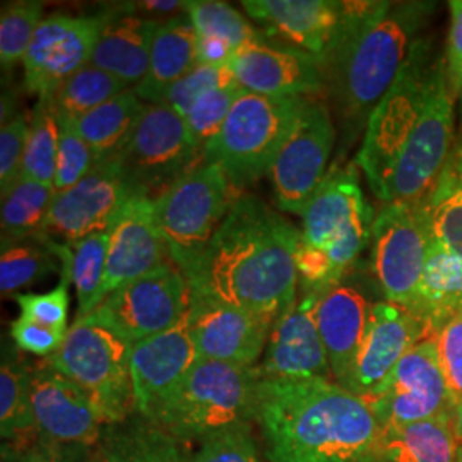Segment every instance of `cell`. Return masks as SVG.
Here are the masks:
<instances>
[{
  "instance_id": "34",
  "label": "cell",
  "mask_w": 462,
  "mask_h": 462,
  "mask_svg": "<svg viewBox=\"0 0 462 462\" xmlns=\"http://www.w3.org/2000/svg\"><path fill=\"white\" fill-rule=\"evenodd\" d=\"M127 89L129 84L93 64H86L51 97L43 99L57 120L76 122Z\"/></svg>"
},
{
  "instance_id": "1",
  "label": "cell",
  "mask_w": 462,
  "mask_h": 462,
  "mask_svg": "<svg viewBox=\"0 0 462 462\" xmlns=\"http://www.w3.org/2000/svg\"><path fill=\"white\" fill-rule=\"evenodd\" d=\"M301 231L255 196H240L192 271L190 298L276 322L297 301Z\"/></svg>"
},
{
  "instance_id": "50",
  "label": "cell",
  "mask_w": 462,
  "mask_h": 462,
  "mask_svg": "<svg viewBox=\"0 0 462 462\" xmlns=\"http://www.w3.org/2000/svg\"><path fill=\"white\" fill-rule=\"evenodd\" d=\"M235 50L223 40L217 38H202L198 36V64L202 66L228 67L230 66Z\"/></svg>"
},
{
  "instance_id": "38",
  "label": "cell",
  "mask_w": 462,
  "mask_h": 462,
  "mask_svg": "<svg viewBox=\"0 0 462 462\" xmlns=\"http://www.w3.org/2000/svg\"><path fill=\"white\" fill-rule=\"evenodd\" d=\"M59 151V124L49 103L40 99L30 118V131L23 160V179L53 187Z\"/></svg>"
},
{
  "instance_id": "9",
  "label": "cell",
  "mask_w": 462,
  "mask_h": 462,
  "mask_svg": "<svg viewBox=\"0 0 462 462\" xmlns=\"http://www.w3.org/2000/svg\"><path fill=\"white\" fill-rule=\"evenodd\" d=\"M238 198V189L233 187L225 171L204 162L152 200L156 223L170 257L185 276Z\"/></svg>"
},
{
  "instance_id": "5",
  "label": "cell",
  "mask_w": 462,
  "mask_h": 462,
  "mask_svg": "<svg viewBox=\"0 0 462 462\" xmlns=\"http://www.w3.org/2000/svg\"><path fill=\"white\" fill-rule=\"evenodd\" d=\"M257 368L199 360L154 425L175 440H204L254 418Z\"/></svg>"
},
{
  "instance_id": "37",
  "label": "cell",
  "mask_w": 462,
  "mask_h": 462,
  "mask_svg": "<svg viewBox=\"0 0 462 462\" xmlns=\"http://www.w3.org/2000/svg\"><path fill=\"white\" fill-rule=\"evenodd\" d=\"M185 11L198 36L223 40L235 51L265 42L261 32H257L245 17L225 2L194 0L187 2Z\"/></svg>"
},
{
  "instance_id": "41",
  "label": "cell",
  "mask_w": 462,
  "mask_h": 462,
  "mask_svg": "<svg viewBox=\"0 0 462 462\" xmlns=\"http://www.w3.org/2000/svg\"><path fill=\"white\" fill-rule=\"evenodd\" d=\"M244 89L238 84H230L213 89L194 103L190 112L183 116L194 141L202 151L221 131L230 116L235 101L242 97Z\"/></svg>"
},
{
  "instance_id": "27",
  "label": "cell",
  "mask_w": 462,
  "mask_h": 462,
  "mask_svg": "<svg viewBox=\"0 0 462 462\" xmlns=\"http://www.w3.org/2000/svg\"><path fill=\"white\" fill-rule=\"evenodd\" d=\"M198 66V33L189 16H177L160 24L154 34L144 79L135 95L146 103H162L166 91Z\"/></svg>"
},
{
  "instance_id": "3",
  "label": "cell",
  "mask_w": 462,
  "mask_h": 462,
  "mask_svg": "<svg viewBox=\"0 0 462 462\" xmlns=\"http://www.w3.org/2000/svg\"><path fill=\"white\" fill-rule=\"evenodd\" d=\"M431 11L430 2H346L343 32L322 66L346 122L366 125Z\"/></svg>"
},
{
  "instance_id": "15",
  "label": "cell",
  "mask_w": 462,
  "mask_h": 462,
  "mask_svg": "<svg viewBox=\"0 0 462 462\" xmlns=\"http://www.w3.org/2000/svg\"><path fill=\"white\" fill-rule=\"evenodd\" d=\"M134 196L116 158L97 162L81 182L55 192L40 236H55L69 244L108 231Z\"/></svg>"
},
{
  "instance_id": "39",
  "label": "cell",
  "mask_w": 462,
  "mask_h": 462,
  "mask_svg": "<svg viewBox=\"0 0 462 462\" xmlns=\"http://www.w3.org/2000/svg\"><path fill=\"white\" fill-rule=\"evenodd\" d=\"M36 238V244L21 242L2 248L0 291L4 297H9L17 290L43 280L57 269L53 250L42 236Z\"/></svg>"
},
{
  "instance_id": "24",
  "label": "cell",
  "mask_w": 462,
  "mask_h": 462,
  "mask_svg": "<svg viewBox=\"0 0 462 462\" xmlns=\"http://www.w3.org/2000/svg\"><path fill=\"white\" fill-rule=\"evenodd\" d=\"M248 16L269 33L312 55L322 69L336 47L346 17V2L334 0H245Z\"/></svg>"
},
{
  "instance_id": "44",
  "label": "cell",
  "mask_w": 462,
  "mask_h": 462,
  "mask_svg": "<svg viewBox=\"0 0 462 462\" xmlns=\"http://www.w3.org/2000/svg\"><path fill=\"white\" fill-rule=\"evenodd\" d=\"M230 84H236L230 67L198 64L189 74H185L179 83L173 84L166 91L165 98L162 103L173 108L179 116H185L200 97H204L213 89L230 86Z\"/></svg>"
},
{
  "instance_id": "10",
  "label": "cell",
  "mask_w": 462,
  "mask_h": 462,
  "mask_svg": "<svg viewBox=\"0 0 462 462\" xmlns=\"http://www.w3.org/2000/svg\"><path fill=\"white\" fill-rule=\"evenodd\" d=\"M116 162L134 194L156 200L204 163V151L182 116L163 103H146Z\"/></svg>"
},
{
  "instance_id": "49",
  "label": "cell",
  "mask_w": 462,
  "mask_h": 462,
  "mask_svg": "<svg viewBox=\"0 0 462 462\" xmlns=\"http://www.w3.org/2000/svg\"><path fill=\"white\" fill-rule=\"evenodd\" d=\"M450 30L447 42V74L456 91H462V0H452Z\"/></svg>"
},
{
  "instance_id": "47",
  "label": "cell",
  "mask_w": 462,
  "mask_h": 462,
  "mask_svg": "<svg viewBox=\"0 0 462 462\" xmlns=\"http://www.w3.org/2000/svg\"><path fill=\"white\" fill-rule=\"evenodd\" d=\"M439 362L456 406L462 401V310L435 336Z\"/></svg>"
},
{
  "instance_id": "13",
  "label": "cell",
  "mask_w": 462,
  "mask_h": 462,
  "mask_svg": "<svg viewBox=\"0 0 462 462\" xmlns=\"http://www.w3.org/2000/svg\"><path fill=\"white\" fill-rule=\"evenodd\" d=\"M336 131L324 103L307 98L269 171L281 211L303 215L328 177Z\"/></svg>"
},
{
  "instance_id": "14",
  "label": "cell",
  "mask_w": 462,
  "mask_h": 462,
  "mask_svg": "<svg viewBox=\"0 0 462 462\" xmlns=\"http://www.w3.org/2000/svg\"><path fill=\"white\" fill-rule=\"evenodd\" d=\"M366 404L382 429L454 416L456 402L439 362L435 337L411 347L379 396Z\"/></svg>"
},
{
  "instance_id": "7",
  "label": "cell",
  "mask_w": 462,
  "mask_h": 462,
  "mask_svg": "<svg viewBox=\"0 0 462 462\" xmlns=\"http://www.w3.org/2000/svg\"><path fill=\"white\" fill-rule=\"evenodd\" d=\"M307 98H271L242 93L221 131L204 149V162L219 166L235 189L269 175Z\"/></svg>"
},
{
  "instance_id": "40",
  "label": "cell",
  "mask_w": 462,
  "mask_h": 462,
  "mask_svg": "<svg viewBox=\"0 0 462 462\" xmlns=\"http://www.w3.org/2000/svg\"><path fill=\"white\" fill-rule=\"evenodd\" d=\"M43 19L42 2L23 0L4 4L0 14V62L4 70L24 60Z\"/></svg>"
},
{
  "instance_id": "33",
  "label": "cell",
  "mask_w": 462,
  "mask_h": 462,
  "mask_svg": "<svg viewBox=\"0 0 462 462\" xmlns=\"http://www.w3.org/2000/svg\"><path fill=\"white\" fill-rule=\"evenodd\" d=\"M55 198L51 185L21 179L2 196V248L42 235Z\"/></svg>"
},
{
  "instance_id": "28",
  "label": "cell",
  "mask_w": 462,
  "mask_h": 462,
  "mask_svg": "<svg viewBox=\"0 0 462 462\" xmlns=\"http://www.w3.org/2000/svg\"><path fill=\"white\" fill-rule=\"evenodd\" d=\"M462 310V257L430 236L427 264L411 312L425 324L430 337Z\"/></svg>"
},
{
  "instance_id": "30",
  "label": "cell",
  "mask_w": 462,
  "mask_h": 462,
  "mask_svg": "<svg viewBox=\"0 0 462 462\" xmlns=\"http://www.w3.org/2000/svg\"><path fill=\"white\" fill-rule=\"evenodd\" d=\"M144 106L146 103L135 91L127 89L72 122V125L93 149L97 162L116 160L131 139Z\"/></svg>"
},
{
  "instance_id": "4",
  "label": "cell",
  "mask_w": 462,
  "mask_h": 462,
  "mask_svg": "<svg viewBox=\"0 0 462 462\" xmlns=\"http://www.w3.org/2000/svg\"><path fill=\"white\" fill-rule=\"evenodd\" d=\"M300 284L326 293L345 280L372 238V209L353 166L332 170L303 211Z\"/></svg>"
},
{
  "instance_id": "18",
  "label": "cell",
  "mask_w": 462,
  "mask_h": 462,
  "mask_svg": "<svg viewBox=\"0 0 462 462\" xmlns=\"http://www.w3.org/2000/svg\"><path fill=\"white\" fill-rule=\"evenodd\" d=\"M34 429L59 446H93L105 418L91 396L45 360L32 368Z\"/></svg>"
},
{
  "instance_id": "23",
  "label": "cell",
  "mask_w": 462,
  "mask_h": 462,
  "mask_svg": "<svg viewBox=\"0 0 462 462\" xmlns=\"http://www.w3.org/2000/svg\"><path fill=\"white\" fill-rule=\"evenodd\" d=\"M230 70L245 91L271 98H310L324 89V74L312 55L267 42L235 53Z\"/></svg>"
},
{
  "instance_id": "16",
  "label": "cell",
  "mask_w": 462,
  "mask_h": 462,
  "mask_svg": "<svg viewBox=\"0 0 462 462\" xmlns=\"http://www.w3.org/2000/svg\"><path fill=\"white\" fill-rule=\"evenodd\" d=\"M99 30L101 16L45 17L23 60L26 89L40 99L51 97L70 76L89 64Z\"/></svg>"
},
{
  "instance_id": "54",
  "label": "cell",
  "mask_w": 462,
  "mask_h": 462,
  "mask_svg": "<svg viewBox=\"0 0 462 462\" xmlns=\"http://www.w3.org/2000/svg\"><path fill=\"white\" fill-rule=\"evenodd\" d=\"M461 95H462V91H461Z\"/></svg>"
},
{
  "instance_id": "20",
  "label": "cell",
  "mask_w": 462,
  "mask_h": 462,
  "mask_svg": "<svg viewBox=\"0 0 462 462\" xmlns=\"http://www.w3.org/2000/svg\"><path fill=\"white\" fill-rule=\"evenodd\" d=\"M319 300L320 295L303 293L274 322L264 360L255 365L261 379L334 380L317 326Z\"/></svg>"
},
{
  "instance_id": "2",
  "label": "cell",
  "mask_w": 462,
  "mask_h": 462,
  "mask_svg": "<svg viewBox=\"0 0 462 462\" xmlns=\"http://www.w3.org/2000/svg\"><path fill=\"white\" fill-rule=\"evenodd\" d=\"M252 420L267 462H379L377 416L334 380L259 377Z\"/></svg>"
},
{
  "instance_id": "45",
  "label": "cell",
  "mask_w": 462,
  "mask_h": 462,
  "mask_svg": "<svg viewBox=\"0 0 462 462\" xmlns=\"http://www.w3.org/2000/svg\"><path fill=\"white\" fill-rule=\"evenodd\" d=\"M30 122L17 114L0 131V190L2 196L23 179V160L26 151Z\"/></svg>"
},
{
  "instance_id": "12",
  "label": "cell",
  "mask_w": 462,
  "mask_h": 462,
  "mask_svg": "<svg viewBox=\"0 0 462 462\" xmlns=\"http://www.w3.org/2000/svg\"><path fill=\"white\" fill-rule=\"evenodd\" d=\"M370 240L372 273L383 297L411 310L429 255L430 231L421 200L383 204Z\"/></svg>"
},
{
  "instance_id": "29",
  "label": "cell",
  "mask_w": 462,
  "mask_h": 462,
  "mask_svg": "<svg viewBox=\"0 0 462 462\" xmlns=\"http://www.w3.org/2000/svg\"><path fill=\"white\" fill-rule=\"evenodd\" d=\"M379 462H461L454 416L382 429Z\"/></svg>"
},
{
  "instance_id": "26",
  "label": "cell",
  "mask_w": 462,
  "mask_h": 462,
  "mask_svg": "<svg viewBox=\"0 0 462 462\" xmlns=\"http://www.w3.org/2000/svg\"><path fill=\"white\" fill-rule=\"evenodd\" d=\"M162 23L116 9L101 16L98 42L89 64L125 84H139L148 72L154 34Z\"/></svg>"
},
{
  "instance_id": "46",
  "label": "cell",
  "mask_w": 462,
  "mask_h": 462,
  "mask_svg": "<svg viewBox=\"0 0 462 462\" xmlns=\"http://www.w3.org/2000/svg\"><path fill=\"white\" fill-rule=\"evenodd\" d=\"M69 282L70 278L62 273V281L59 286L50 290L49 293H26L16 295L21 315L57 329H67V312H69Z\"/></svg>"
},
{
  "instance_id": "11",
  "label": "cell",
  "mask_w": 462,
  "mask_h": 462,
  "mask_svg": "<svg viewBox=\"0 0 462 462\" xmlns=\"http://www.w3.org/2000/svg\"><path fill=\"white\" fill-rule=\"evenodd\" d=\"M189 310L190 284L177 265L168 263L120 286L83 319L98 322L135 345L175 328Z\"/></svg>"
},
{
  "instance_id": "22",
  "label": "cell",
  "mask_w": 462,
  "mask_h": 462,
  "mask_svg": "<svg viewBox=\"0 0 462 462\" xmlns=\"http://www.w3.org/2000/svg\"><path fill=\"white\" fill-rule=\"evenodd\" d=\"M108 233L110 240L103 300L120 286L173 263L156 223L154 202L146 196L135 194L125 204Z\"/></svg>"
},
{
  "instance_id": "35",
  "label": "cell",
  "mask_w": 462,
  "mask_h": 462,
  "mask_svg": "<svg viewBox=\"0 0 462 462\" xmlns=\"http://www.w3.org/2000/svg\"><path fill=\"white\" fill-rule=\"evenodd\" d=\"M99 462H182V456L171 435L144 420L108 437Z\"/></svg>"
},
{
  "instance_id": "53",
  "label": "cell",
  "mask_w": 462,
  "mask_h": 462,
  "mask_svg": "<svg viewBox=\"0 0 462 462\" xmlns=\"http://www.w3.org/2000/svg\"><path fill=\"white\" fill-rule=\"evenodd\" d=\"M454 433H456V442L459 447L462 462V401L456 406V411H454Z\"/></svg>"
},
{
  "instance_id": "25",
  "label": "cell",
  "mask_w": 462,
  "mask_h": 462,
  "mask_svg": "<svg viewBox=\"0 0 462 462\" xmlns=\"http://www.w3.org/2000/svg\"><path fill=\"white\" fill-rule=\"evenodd\" d=\"M372 303L345 280L326 291L317 305V326L328 351L332 379L347 389L364 343Z\"/></svg>"
},
{
  "instance_id": "21",
  "label": "cell",
  "mask_w": 462,
  "mask_h": 462,
  "mask_svg": "<svg viewBox=\"0 0 462 462\" xmlns=\"http://www.w3.org/2000/svg\"><path fill=\"white\" fill-rule=\"evenodd\" d=\"M273 322L230 305L190 298L189 328L200 360L255 366Z\"/></svg>"
},
{
  "instance_id": "19",
  "label": "cell",
  "mask_w": 462,
  "mask_h": 462,
  "mask_svg": "<svg viewBox=\"0 0 462 462\" xmlns=\"http://www.w3.org/2000/svg\"><path fill=\"white\" fill-rule=\"evenodd\" d=\"M430 337L425 324L406 307L387 300L372 303L364 343L347 391L365 402L379 396L404 355Z\"/></svg>"
},
{
  "instance_id": "17",
  "label": "cell",
  "mask_w": 462,
  "mask_h": 462,
  "mask_svg": "<svg viewBox=\"0 0 462 462\" xmlns=\"http://www.w3.org/2000/svg\"><path fill=\"white\" fill-rule=\"evenodd\" d=\"M199 360L189 314L175 328L133 345L131 375L135 411L154 423Z\"/></svg>"
},
{
  "instance_id": "51",
  "label": "cell",
  "mask_w": 462,
  "mask_h": 462,
  "mask_svg": "<svg viewBox=\"0 0 462 462\" xmlns=\"http://www.w3.org/2000/svg\"><path fill=\"white\" fill-rule=\"evenodd\" d=\"M139 5H141V9H144V11H154V13H171V11L180 9V7L185 9L187 2H177V0H165V2H162V0H148V2H141Z\"/></svg>"
},
{
  "instance_id": "48",
  "label": "cell",
  "mask_w": 462,
  "mask_h": 462,
  "mask_svg": "<svg viewBox=\"0 0 462 462\" xmlns=\"http://www.w3.org/2000/svg\"><path fill=\"white\" fill-rule=\"evenodd\" d=\"M67 329L50 328L19 315L11 324V336L16 346L42 358H50L59 351L66 339Z\"/></svg>"
},
{
  "instance_id": "52",
  "label": "cell",
  "mask_w": 462,
  "mask_h": 462,
  "mask_svg": "<svg viewBox=\"0 0 462 462\" xmlns=\"http://www.w3.org/2000/svg\"><path fill=\"white\" fill-rule=\"evenodd\" d=\"M23 462H67L66 459H62L57 452L50 450L49 447H43V448H33L30 450Z\"/></svg>"
},
{
  "instance_id": "42",
  "label": "cell",
  "mask_w": 462,
  "mask_h": 462,
  "mask_svg": "<svg viewBox=\"0 0 462 462\" xmlns=\"http://www.w3.org/2000/svg\"><path fill=\"white\" fill-rule=\"evenodd\" d=\"M59 124V151H57V170L53 189L64 192L67 189L81 182L97 163L93 149L74 129L72 122L57 120Z\"/></svg>"
},
{
  "instance_id": "8",
  "label": "cell",
  "mask_w": 462,
  "mask_h": 462,
  "mask_svg": "<svg viewBox=\"0 0 462 462\" xmlns=\"http://www.w3.org/2000/svg\"><path fill=\"white\" fill-rule=\"evenodd\" d=\"M131 355L133 345L114 330L89 319H76L62 346L47 362L84 389L105 423L114 425L135 411Z\"/></svg>"
},
{
  "instance_id": "36",
  "label": "cell",
  "mask_w": 462,
  "mask_h": 462,
  "mask_svg": "<svg viewBox=\"0 0 462 462\" xmlns=\"http://www.w3.org/2000/svg\"><path fill=\"white\" fill-rule=\"evenodd\" d=\"M0 431L5 440H21L34 429L32 368L4 360L0 368Z\"/></svg>"
},
{
  "instance_id": "32",
  "label": "cell",
  "mask_w": 462,
  "mask_h": 462,
  "mask_svg": "<svg viewBox=\"0 0 462 462\" xmlns=\"http://www.w3.org/2000/svg\"><path fill=\"white\" fill-rule=\"evenodd\" d=\"M421 206L430 236L462 257V143H456Z\"/></svg>"
},
{
  "instance_id": "6",
  "label": "cell",
  "mask_w": 462,
  "mask_h": 462,
  "mask_svg": "<svg viewBox=\"0 0 462 462\" xmlns=\"http://www.w3.org/2000/svg\"><path fill=\"white\" fill-rule=\"evenodd\" d=\"M446 70V60H442L435 47L429 40L420 38L396 83L368 118L356 165L362 168L374 194L379 190L410 135L416 131L435 84Z\"/></svg>"
},
{
  "instance_id": "31",
  "label": "cell",
  "mask_w": 462,
  "mask_h": 462,
  "mask_svg": "<svg viewBox=\"0 0 462 462\" xmlns=\"http://www.w3.org/2000/svg\"><path fill=\"white\" fill-rule=\"evenodd\" d=\"M42 238L62 259V273L69 274L76 286L78 319L91 314L103 301L110 233H95L69 244H55L47 236Z\"/></svg>"
},
{
  "instance_id": "43",
  "label": "cell",
  "mask_w": 462,
  "mask_h": 462,
  "mask_svg": "<svg viewBox=\"0 0 462 462\" xmlns=\"http://www.w3.org/2000/svg\"><path fill=\"white\" fill-rule=\"evenodd\" d=\"M190 462L265 461L252 435L250 423H238L204 439Z\"/></svg>"
}]
</instances>
